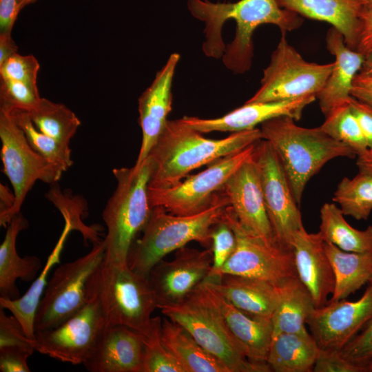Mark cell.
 <instances>
[{"label": "cell", "mask_w": 372, "mask_h": 372, "mask_svg": "<svg viewBox=\"0 0 372 372\" xmlns=\"http://www.w3.org/2000/svg\"><path fill=\"white\" fill-rule=\"evenodd\" d=\"M187 8L196 19L205 23L203 50L207 56L223 58L225 66L235 74H243L251 66L252 37L256 29L273 24L281 31L298 29L300 15L282 8L276 0H240L214 3L188 0Z\"/></svg>", "instance_id": "6da1fadb"}, {"label": "cell", "mask_w": 372, "mask_h": 372, "mask_svg": "<svg viewBox=\"0 0 372 372\" xmlns=\"http://www.w3.org/2000/svg\"><path fill=\"white\" fill-rule=\"evenodd\" d=\"M262 139L260 129L232 133L221 139L205 138L181 119L168 120L148 158V188L173 187L195 169L239 152Z\"/></svg>", "instance_id": "7a4b0ae2"}, {"label": "cell", "mask_w": 372, "mask_h": 372, "mask_svg": "<svg viewBox=\"0 0 372 372\" xmlns=\"http://www.w3.org/2000/svg\"><path fill=\"white\" fill-rule=\"evenodd\" d=\"M260 129L262 139L276 152L298 205L307 183L327 162L357 156L349 146L332 138L319 127H300L288 116L265 121Z\"/></svg>", "instance_id": "3957f363"}, {"label": "cell", "mask_w": 372, "mask_h": 372, "mask_svg": "<svg viewBox=\"0 0 372 372\" xmlns=\"http://www.w3.org/2000/svg\"><path fill=\"white\" fill-rule=\"evenodd\" d=\"M228 205L229 200L221 191L208 207L195 214L176 215L163 207H153L141 238L131 247L129 267L148 277L152 269L166 255L191 241L210 248L211 228Z\"/></svg>", "instance_id": "277c9868"}, {"label": "cell", "mask_w": 372, "mask_h": 372, "mask_svg": "<svg viewBox=\"0 0 372 372\" xmlns=\"http://www.w3.org/2000/svg\"><path fill=\"white\" fill-rule=\"evenodd\" d=\"M151 172L148 157L137 170L133 167L113 169L116 187L102 213L107 229L105 262L128 265L136 236L144 229L152 211L148 196Z\"/></svg>", "instance_id": "5b68a950"}, {"label": "cell", "mask_w": 372, "mask_h": 372, "mask_svg": "<svg viewBox=\"0 0 372 372\" xmlns=\"http://www.w3.org/2000/svg\"><path fill=\"white\" fill-rule=\"evenodd\" d=\"M87 290L99 300L105 327L121 325L140 333L149 328L157 308L156 296L148 277L128 265L103 260L91 276Z\"/></svg>", "instance_id": "8992f818"}, {"label": "cell", "mask_w": 372, "mask_h": 372, "mask_svg": "<svg viewBox=\"0 0 372 372\" xmlns=\"http://www.w3.org/2000/svg\"><path fill=\"white\" fill-rule=\"evenodd\" d=\"M221 217L233 230L236 245L220 271L218 280L223 275L232 274L281 284L298 277L292 246L250 233L242 226L229 205Z\"/></svg>", "instance_id": "52a82bcc"}, {"label": "cell", "mask_w": 372, "mask_h": 372, "mask_svg": "<svg viewBox=\"0 0 372 372\" xmlns=\"http://www.w3.org/2000/svg\"><path fill=\"white\" fill-rule=\"evenodd\" d=\"M286 32L263 70L261 84L246 102H271L317 96L323 87L333 62L318 64L305 61L287 41Z\"/></svg>", "instance_id": "ba28073f"}, {"label": "cell", "mask_w": 372, "mask_h": 372, "mask_svg": "<svg viewBox=\"0 0 372 372\" xmlns=\"http://www.w3.org/2000/svg\"><path fill=\"white\" fill-rule=\"evenodd\" d=\"M105 249L103 239L94 244L87 254L55 269L36 312L35 331L59 326L83 307L88 281L104 260Z\"/></svg>", "instance_id": "9c48e42d"}, {"label": "cell", "mask_w": 372, "mask_h": 372, "mask_svg": "<svg viewBox=\"0 0 372 372\" xmlns=\"http://www.w3.org/2000/svg\"><path fill=\"white\" fill-rule=\"evenodd\" d=\"M255 144L212 162L205 170L187 176L173 187L148 188L151 207H163L176 215H192L204 210L223 190L229 178L251 157Z\"/></svg>", "instance_id": "30bf717a"}, {"label": "cell", "mask_w": 372, "mask_h": 372, "mask_svg": "<svg viewBox=\"0 0 372 372\" xmlns=\"http://www.w3.org/2000/svg\"><path fill=\"white\" fill-rule=\"evenodd\" d=\"M158 309L187 329L229 372L271 371L267 363L249 360L231 341L214 312L197 299L189 296L181 302L159 305Z\"/></svg>", "instance_id": "8fae6325"}, {"label": "cell", "mask_w": 372, "mask_h": 372, "mask_svg": "<svg viewBox=\"0 0 372 372\" xmlns=\"http://www.w3.org/2000/svg\"><path fill=\"white\" fill-rule=\"evenodd\" d=\"M1 158L3 173L14 190V203L10 216L20 213L29 191L37 180L56 183L63 171L37 153L11 114L0 110Z\"/></svg>", "instance_id": "7c38bea8"}, {"label": "cell", "mask_w": 372, "mask_h": 372, "mask_svg": "<svg viewBox=\"0 0 372 372\" xmlns=\"http://www.w3.org/2000/svg\"><path fill=\"white\" fill-rule=\"evenodd\" d=\"M105 327L99 300L87 289L83 307L59 326L35 331V351L72 364H83Z\"/></svg>", "instance_id": "4fadbf2b"}, {"label": "cell", "mask_w": 372, "mask_h": 372, "mask_svg": "<svg viewBox=\"0 0 372 372\" xmlns=\"http://www.w3.org/2000/svg\"><path fill=\"white\" fill-rule=\"evenodd\" d=\"M253 158L273 234L280 242L292 246L295 233L304 226L299 205L282 165L270 144L264 139L256 143Z\"/></svg>", "instance_id": "5bb4252c"}, {"label": "cell", "mask_w": 372, "mask_h": 372, "mask_svg": "<svg viewBox=\"0 0 372 372\" xmlns=\"http://www.w3.org/2000/svg\"><path fill=\"white\" fill-rule=\"evenodd\" d=\"M189 296L214 312L231 341L249 360L266 363L273 335L271 319L256 317L240 310L207 280Z\"/></svg>", "instance_id": "9a60e30c"}, {"label": "cell", "mask_w": 372, "mask_h": 372, "mask_svg": "<svg viewBox=\"0 0 372 372\" xmlns=\"http://www.w3.org/2000/svg\"><path fill=\"white\" fill-rule=\"evenodd\" d=\"M212 267L211 248L200 251L185 246L176 250L173 260H161L148 279L155 293L157 308L185 300L209 276Z\"/></svg>", "instance_id": "2e32d148"}, {"label": "cell", "mask_w": 372, "mask_h": 372, "mask_svg": "<svg viewBox=\"0 0 372 372\" xmlns=\"http://www.w3.org/2000/svg\"><path fill=\"white\" fill-rule=\"evenodd\" d=\"M372 318V281L356 301L328 302L307 320L311 334L322 349L340 351Z\"/></svg>", "instance_id": "e0dca14e"}, {"label": "cell", "mask_w": 372, "mask_h": 372, "mask_svg": "<svg viewBox=\"0 0 372 372\" xmlns=\"http://www.w3.org/2000/svg\"><path fill=\"white\" fill-rule=\"evenodd\" d=\"M222 191L237 219L245 229L267 240H277L267 213L260 176L253 154L229 178Z\"/></svg>", "instance_id": "ac0fdd59"}, {"label": "cell", "mask_w": 372, "mask_h": 372, "mask_svg": "<svg viewBox=\"0 0 372 372\" xmlns=\"http://www.w3.org/2000/svg\"><path fill=\"white\" fill-rule=\"evenodd\" d=\"M180 54H170L158 70L151 85L138 98L139 124L142 141L138 155L133 166L137 170L147 158L167 122L172 110V82Z\"/></svg>", "instance_id": "d6986e66"}, {"label": "cell", "mask_w": 372, "mask_h": 372, "mask_svg": "<svg viewBox=\"0 0 372 372\" xmlns=\"http://www.w3.org/2000/svg\"><path fill=\"white\" fill-rule=\"evenodd\" d=\"M316 99L309 96L297 99L271 102L247 103L223 116L201 118L184 116L181 121L200 133L212 132H239L256 128L270 119L288 116L298 121L304 109Z\"/></svg>", "instance_id": "ffe728a7"}, {"label": "cell", "mask_w": 372, "mask_h": 372, "mask_svg": "<svg viewBox=\"0 0 372 372\" xmlns=\"http://www.w3.org/2000/svg\"><path fill=\"white\" fill-rule=\"evenodd\" d=\"M143 344L140 333L121 325L105 327L83 364L90 372H143Z\"/></svg>", "instance_id": "44dd1931"}, {"label": "cell", "mask_w": 372, "mask_h": 372, "mask_svg": "<svg viewBox=\"0 0 372 372\" xmlns=\"http://www.w3.org/2000/svg\"><path fill=\"white\" fill-rule=\"evenodd\" d=\"M293 248L298 276L313 300L316 308L328 302L335 287V276L319 232L308 233L303 227L295 233Z\"/></svg>", "instance_id": "7402d4cb"}, {"label": "cell", "mask_w": 372, "mask_h": 372, "mask_svg": "<svg viewBox=\"0 0 372 372\" xmlns=\"http://www.w3.org/2000/svg\"><path fill=\"white\" fill-rule=\"evenodd\" d=\"M326 43L335 61L327 81L316 96L324 116L349 101L353 80L364 60V54L348 47L342 34L333 27L327 32Z\"/></svg>", "instance_id": "603a6c76"}, {"label": "cell", "mask_w": 372, "mask_h": 372, "mask_svg": "<svg viewBox=\"0 0 372 372\" xmlns=\"http://www.w3.org/2000/svg\"><path fill=\"white\" fill-rule=\"evenodd\" d=\"M284 9L311 19L324 21L343 36L348 47L356 50L364 8L360 0H276Z\"/></svg>", "instance_id": "cb8c5ba5"}, {"label": "cell", "mask_w": 372, "mask_h": 372, "mask_svg": "<svg viewBox=\"0 0 372 372\" xmlns=\"http://www.w3.org/2000/svg\"><path fill=\"white\" fill-rule=\"evenodd\" d=\"M209 281L234 306L251 316L271 319L278 304L280 284L232 274Z\"/></svg>", "instance_id": "d4e9b609"}, {"label": "cell", "mask_w": 372, "mask_h": 372, "mask_svg": "<svg viewBox=\"0 0 372 372\" xmlns=\"http://www.w3.org/2000/svg\"><path fill=\"white\" fill-rule=\"evenodd\" d=\"M27 219L20 212L7 225V230L0 245V298L15 299L19 291L16 281H32L41 268V261L37 256L21 257L16 249L19 233L28 227Z\"/></svg>", "instance_id": "484cf974"}, {"label": "cell", "mask_w": 372, "mask_h": 372, "mask_svg": "<svg viewBox=\"0 0 372 372\" xmlns=\"http://www.w3.org/2000/svg\"><path fill=\"white\" fill-rule=\"evenodd\" d=\"M320 349L307 329L281 333L272 337L266 363L271 371L310 372Z\"/></svg>", "instance_id": "4316f807"}, {"label": "cell", "mask_w": 372, "mask_h": 372, "mask_svg": "<svg viewBox=\"0 0 372 372\" xmlns=\"http://www.w3.org/2000/svg\"><path fill=\"white\" fill-rule=\"evenodd\" d=\"M161 340L185 372H229L187 329L166 317L162 319Z\"/></svg>", "instance_id": "83f0119b"}, {"label": "cell", "mask_w": 372, "mask_h": 372, "mask_svg": "<svg viewBox=\"0 0 372 372\" xmlns=\"http://www.w3.org/2000/svg\"><path fill=\"white\" fill-rule=\"evenodd\" d=\"M324 249L335 276V287L328 302L345 299L372 281V251H345L324 242Z\"/></svg>", "instance_id": "f1b7e54d"}, {"label": "cell", "mask_w": 372, "mask_h": 372, "mask_svg": "<svg viewBox=\"0 0 372 372\" xmlns=\"http://www.w3.org/2000/svg\"><path fill=\"white\" fill-rule=\"evenodd\" d=\"M316 307L309 291L298 277L280 284L278 304L272 316V337L307 329V320Z\"/></svg>", "instance_id": "f546056e"}, {"label": "cell", "mask_w": 372, "mask_h": 372, "mask_svg": "<svg viewBox=\"0 0 372 372\" xmlns=\"http://www.w3.org/2000/svg\"><path fill=\"white\" fill-rule=\"evenodd\" d=\"M70 231L72 229L69 223L65 222L63 231L41 272L25 294L15 299L0 298V307L8 309L19 321L25 333L31 339L34 338L35 315L48 282L47 278L51 269L59 263L61 253Z\"/></svg>", "instance_id": "4dcf8cb0"}, {"label": "cell", "mask_w": 372, "mask_h": 372, "mask_svg": "<svg viewBox=\"0 0 372 372\" xmlns=\"http://www.w3.org/2000/svg\"><path fill=\"white\" fill-rule=\"evenodd\" d=\"M318 231L324 242L350 252L372 251V225L364 230L351 226L344 218L341 209L334 203H324L320 211Z\"/></svg>", "instance_id": "1f68e13d"}, {"label": "cell", "mask_w": 372, "mask_h": 372, "mask_svg": "<svg viewBox=\"0 0 372 372\" xmlns=\"http://www.w3.org/2000/svg\"><path fill=\"white\" fill-rule=\"evenodd\" d=\"M28 114L40 132L66 145H70L81 125L79 118L68 107L45 98H41Z\"/></svg>", "instance_id": "d6a6232c"}, {"label": "cell", "mask_w": 372, "mask_h": 372, "mask_svg": "<svg viewBox=\"0 0 372 372\" xmlns=\"http://www.w3.org/2000/svg\"><path fill=\"white\" fill-rule=\"evenodd\" d=\"M333 200L338 203L344 215L367 220L372 211V176L359 172L353 178H343Z\"/></svg>", "instance_id": "836d02e7"}, {"label": "cell", "mask_w": 372, "mask_h": 372, "mask_svg": "<svg viewBox=\"0 0 372 372\" xmlns=\"http://www.w3.org/2000/svg\"><path fill=\"white\" fill-rule=\"evenodd\" d=\"M7 112L11 114L21 128L30 145L37 153L63 172L72 165L70 145L62 144L40 132L34 125L28 112L21 110Z\"/></svg>", "instance_id": "e575fe53"}, {"label": "cell", "mask_w": 372, "mask_h": 372, "mask_svg": "<svg viewBox=\"0 0 372 372\" xmlns=\"http://www.w3.org/2000/svg\"><path fill=\"white\" fill-rule=\"evenodd\" d=\"M325 117L323 123L319 126L325 134L349 146L357 156L367 150L365 136L349 101L331 110Z\"/></svg>", "instance_id": "d590c367"}, {"label": "cell", "mask_w": 372, "mask_h": 372, "mask_svg": "<svg viewBox=\"0 0 372 372\" xmlns=\"http://www.w3.org/2000/svg\"><path fill=\"white\" fill-rule=\"evenodd\" d=\"M159 316L152 317L147 330L140 333L143 344V372H185L164 346Z\"/></svg>", "instance_id": "8d00e7d4"}, {"label": "cell", "mask_w": 372, "mask_h": 372, "mask_svg": "<svg viewBox=\"0 0 372 372\" xmlns=\"http://www.w3.org/2000/svg\"><path fill=\"white\" fill-rule=\"evenodd\" d=\"M41 98L38 87L21 81L0 78V110L29 112L38 105Z\"/></svg>", "instance_id": "74e56055"}, {"label": "cell", "mask_w": 372, "mask_h": 372, "mask_svg": "<svg viewBox=\"0 0 372 372\" xmlns=\"http://www.w3.org/2000/svg\"><path fill=\"white\" fill-rule=\"evenodd\" d=\"M210 238L212 267L206 280L215 281L218 280L220 271L234 251L236 239L233 230L221 216L211 228Z\"/></svg>", "instance_id": "f35d334b"}, {"label": "cell", "mask_w": 372, "mask_h": 372, "mask_svg": "<svg viewBox=\"0 0 372 372\" xmlns=\"http://www.w3.org/2000/svg\"><path fill=\"white\" fill-rule=\"evenodd\" d=\"M39 68V63L33 55L16 53L0 65V78L21 81L37 87Z\"/></svg>", "instance_id": "ab89813d"}, {"label": "cell", "mask_w": 372, "mask_h": 372, "mask_svg": "<svg viewBox=\"0 0 372 372\" xmlns=\"http://www.w3.org/2000/svg\"><path fill=\"white\" fill-rule=\"evenodd\" d=\"M340 352L346 360L366 369V365L372 360V318Z\"/></svg>", "instance_id": "60d3db41"}, {"label": "cell", "mask_w": 372, "mask_h": 372, "mask_svg": "<svg viewBox=\"0 0 372 372\" xmlns=\"http://www.w3.org/2000/svg\"><path fill=\"white\" fill-rule=\"evenodd\" d=\"M17 347L30 353L35 351L34 340L25 333L21 324L12 315L8 316L0 307V347Z\"/></svg>", "instance_id": "b9f144b4"}, {"label": "cell", "mask_w": 372, "mask_h": 372, "mask_svg": "<svg viewBox=\"0 0 372 372\" xmlns=\"http://www.w3.org/2000/svg\"><path fill=\"white\" fill-rule=\"evenodd\" d=\"M312 371L364 372L366 369L346 360L340 351L320 349Z\"/></svg>", "instance_id": "7bdbcfd3"}, {"label": "cell", "mask_w": 372, "mask_h": 372, "mask_svg": "<svg viewBox=\"0 0 372 372\" xmlns=\"http://www.w3.org/2000/svg\"><path fill=\"white\" fill-rule=\"evenodd\" d=\"M31 355L17 347H0V371L30 372L27 361Z\"/></svg>", "instance_id": "ee69618b"}, {"label": "cell", "mask_w": 372, "mask_h": 372, "mask_svg": "<svg viewBox=\"0 0 372 372\" xmlns=\"http://www.w3.org/2000/svg\"><path fill=\"white\" fill-rule=\"evenodd\" d=\"M351 110L365 136L369 148H372V107L351 96L349 100Z\"/></svg>", "instance_id": "f6af8a7d"}, {"label": "cell", "mask_w": 372, "mask_h": 372, "mask_svg": "<svg viewBox=\"0 0 372 372\" xmlns=\"http://www.w3.org/2000/svg\"><path fill=\"white\" fill-rule=\"evenodd\" d=\"M20 10L18 0H0V34H11Z\"/></svg>", "instance_id": "bcb514c9"}, {"label": "cell", "mask_w": 372, "mask_h": 372, "mask_svg": "<svg viewBox=\"0 0 372 372\" xmlns=\"http://www.w3.org/2000/svg\"><path fill=\"white\" fill-rule=\"evenodd\" d=\"M351 95L372 107V76L358 73L353 80Z\"/></svg>", "instance_id": "7dc6e473"}, {"label": "cell", "mask_w": 372, "mask_h": 372, "mask_svg": "<svg viewBox=\"0 0 372 372\" xmlns=\"http://www.w3.org/2000/svg\"><path fill=\"white\" fill-rule=\"evenodd\" d=\"M372 49V10H364L361 14V28L356 50L364 55Z\"/></svg>", "instance_id": "c3c4849f"}, {"label": "cell", "mask_w": 372, "mask_h": 372, "mask_svg": "<svg viewBox=\"0 0 372 372\" xmlns=\"http://www.w3.org/2000/svg\"><path fill=\"white\" fill-rule=\"evenodd\" d=\"M0 196V225L7 227L12 220L10 213L14 203V195L6 185L1 184Z\"/></svg>", "instance_id": "681fc988"}, {"label": "cell", "mask_w": 372, "mask_h": 372, "mask_svg": "<svg viewBox=\"0 0 372 372\" xmlns=\"http://www.w3.org/2000/svg\"><path fill=\"white\" fill-rule=\"evenodd\" d=\"M18 53V48L11 34H0V65Z\"/></svg>", "instance_id": "f907efd6"}, {"label": "cell", "mask_w": 372, "mask_h": 372, "mask_svg": "<svg viewBox=\"0 0 372 372\" xmlns=\"http://www.w3.org/2000/svg\"><path fill=\"white\" fill-rule=\"evenodd\" d=\"M356 165L360 172L372 176V148L358 156Z\"/></svg>", "instance_id": "816d5d0a"}, {"label": "cell", "mask_w": 372, "mask_h": 372, "mask_svg": "<svg viewBox=\"0 0 372 372\" xmlns=\"http://www.w3.org/2000/svg\"><path fill=\"white\" fill-rule=\"evenodd\" d=\"M359 73L372 76V49L364 55V60Z\"/></svg>", "instance_id": "f5cc1de1"}, {"label": "cell", "mask_w": 372, "mask_h": 372, "mask_svg": "<svg viewBox=\"0 0 372 372\" xmlns=\"http://www.w3.org/2000/svg\"><path fill=\"white\" fill-rule=\"evenodd\" d=\"M37 0H18V2H19V7L21 9H23L25 6L30 4V3H32L35 1H37Z\"/></svg>", "instance_id": "db71d44e"}, {"label": "cell", "mask_w": 372, "mask_h": 372, "mask_svg": "<svg viewBox=\"0 0 372 372\" xmlns=\"http://www.w3.org/2000/svg\"><path fill=\"white\" fill-rule=\"evenodd\" d=\"M364 10H372V0H360Z\"/></svg>", "instance_id": "11a10c76"}, {"label": "cell", "mask_w": 372, "mask_h": 372, "mask_svg": "<svg viewBox=\"0 0 372 372\" xmlns=\"http://www.w3.org/2000/svg\"><path fill=\"white\" fill-rule=\"evenodd\" d=\"M366 371L372 372V360L366 365Z\"/></svg>", "instance_id": "9f6ffc18"}]
</instances>
